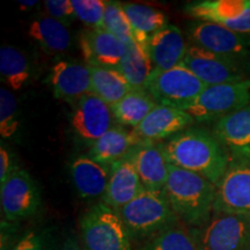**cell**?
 <instances>
[{
    "mask_svg": "<svg viewBox=\"0 0 250 250\" xmlns=\"http://www.w3.org/2000/svg\"><path fill=\"white\" fill-rule=\"evenodd\" d=\"M170 165L196 173L217 186L229 162V152L213 133L191 126L162 142Z\"/></svg>",
    "mask_w": 250,
    "mask_h": 250,
    "instance_id": "6da1fadb",
    "label": "cell"
},
{
    "mask_svg": "<svg viewBox=\"0 0 250 250\" xmlns=\"http://www.w3.org/2000/svg\"><path fill=\"white\" fill-rule=\"evenodd\" d=\"M164 191L181 223L202 228L213 213L215 186L201 175L170 165Z\"/></svg>",
    "mask_w": 250,
    "mask_h": 250,
    "instance_id": "7a4b0ae2",
    "label": "cell"
},
{
    "mask_svg": "<svg viewBox=\"0 0 250 250\" xmlns=\"http://www.w3.org/2000/svg\"><path fill=\"white\" fill-rule=\"evenodd\" d=\"M118 212L134 240H149L180 223L164 190L144 189Z\"/></svg>",
    "mask_w": 250,
    "mask_h": 250,
    "instance_id": "3957f363",
    "label": "cell"
},
{
    "mask_svg": "<svg viewBox=\"0 0 250 250\" xmlns=\"http://www.w3.org/2000/svg\"><path fill=\"white\" fill-rule=\"evenodd\" d=\"M81 243L85 250H132V236L120 212L100 202L80 218Z\"/></svg>",
    "mask_w": 250,
    "mask_h": 250,
    "instance_id": "277c9868",
    "label": "cell"
},
{
    "mask_svg": "<svg viewBox=\"0 0 250 250\" xmlns=\"http://www.w3.org/2000/svg\"><path fill=\"white\" fill-rule=\"evenodd\" d=\"M206 88L189 68L179 65L167 71L153 70L144 89L158 104L186 110Z\"/></svg>",
    "mask_w": 250,
    "mask_h": 250,
    "instance_id": "5b68a950",
    "label": "cell"
},
{
    "mask_svg": "<svg viewBox=\"0 0 250 250\" xmlns=\"http://www.w3.org/2000/svg\"><path fill=\"white\" fill-rule=\"evenodd\" d=\"M182 65L208 86L250 79V58L241 59L217 55L193 44L188 46Z\"/></svg>",
    "mask_w": 250,
    "mask_h": 250,
    "instance_id": "8992f818",
    "label": "cell"
},
{
    "mask_svg": "<svg viewBox=\"0 0 250 250\" xmlns=\"http://www.w3.org/2000/svg\"><path fill=\"white\" fill-rule=\"evenodd\" d=\"M201 250H250V215L213 212L202 228H192Z\"/></svg>",
    "mask_w": 250,
    "mask_h": 250,
    "instance_id": "52a82bcc",
    "label": "cell"
},
{
    "mask_svg": "<svg viewBox=\"0 0 250 250\" xmlns=\"http://www.w3.org/2000/svg\"><path fill=\"white\" fill-rule=\"evenodd\" d=\"M248 104H250V79L208 86L184 111L198 123H204L217 122Z\"/></svg>",
    "mask_w": 250,
    "mask_h": 250,
    "instance_id": "ba28073f",
    "label": "cell"
},
{
    "mask_svg": "<svg viewBox=\"0 0 250 250\" xmlns=\"http://www.w3.org/2000/svg\"><path fill=\"white\" fill-rule=\"evenodd\" d=\"M229 162L215 186L213 212L250 215V154H229Z\"/></svg>",
    "mask_w": 250,
    "mask_h": 250,
    "instance_id": "9c48e42d",
    "label": "cell"
},
{
    "mask_svg": "<svg viewBox=\"0 0 250 250\" xmlns=\"http://www.w3.org/2000/svg\"><path fill=\"white\" fill-rule=\"evenodd\" d=\"M0 204L5 221L17 223L37 214L42 204L41 190L33 176L19 168L5 183L0 184Z\"/></svg>",
    "mask_w": 250,
    "mask_h": 250,
    "instance_id": "30bf717a",
    "label": "cell"
},
{
    "mask_svg": "<svg viewBox=\"0 0 250 250\" xmlns=\"http://www.w3.org/2000/svg\"><path fill=\"white\" fill-rule=\"evenodd\" d=\"M70 115L71 129L80 143L90 148L114 126L110 105L89 93L74 103Z\"/></svg>",
    "mask_w": 250,
    "mask_h": 250,
    "instance_id": "8fae6325",
    "label": "cell"
},
{
    "mask_svg": "<svg viewBox=\"0 0 250 250\" xmlns=\"http://www.w3.org/2000/svg\"><path fill=\"white\" fill-rule=\"evenodd\" d=\"M191 44L227 57L250 58V36L241 35L218 23L196 20L188 26Z\"/></svg>",
    "mask_w": 250,
    "mask_h": 250,
    "instance_id": "7c38bea8",
    "label": "cell"
},
{
    "mask_svg": "<svg viewBox=\"0 0 250 250\" xmlns=\"http://www.w3.org/2000/svg\"><path fill=\"white\" fill-rule=\"evenodd\" d=\"M189 17L250 36V0H203L186 6Z\"/></svg>",
    "mask_w": 250,
    "mask_h": 250,
    "instance_id": "4fadbf2b",
    "label": "cell"
},
{
    "mask_svg": "<svg viewBox=\"0 0 250 250\" xmlns=\"http://www.w3.org/2000/svg\"><path fill=\"white\" fill-rule=\"evenodd\" d=\"M44 83L55 99L70 103L92 93V78L88 65L74 59H58L50 67Z\"/></svg>",
    "mask_w": 250,
    "mask_h": 250,
    "instance_id": "5bb4252c",
    "label": "cell"
},
{
    "mask_svg": "<svg viewBox=\"0 0 250 250\" xmlns=\"http://www.w3.org/2000/svg\"><path fill=\"white\" fill-rule=\"evenodd\" d=\"M79 44L86 65L117 70L125 52V44L103 28L83 30Z\"/></svg>",
    "mask_w": 250,
    "mask_h": 250,
    "instance_id": "9a60e30c",
    "label": "cell"
},
{
    "mask_svg": "<svg viewBox=\"0 0 250 250\" xmlns=\"http://www.w3.org/2000/svg\"><path fill=\"white\" fill-rule=\"evenodd\" d=\"M110 168V177L107 190L102 197V203L114 210L120 211L136 198L145 188L134 166L132 151Z\"/></svg>",
    "mask_w": 250,
    "mask_h": 250,
    "instance_id": "2e32d148",
    "label": "cell"
},
{
    "mask_svg": "<svg viewBox=\"0 0 250 250\" xmlns=\"http://www.w3.org/2000/svg\"><path fill=\"white\" fill-rule=\"evenodd\" d=\"M136 169L145 189L164 190L170 173V164L162 142L144 140L132 149Z\"/></svg>",
    "mask_w": 250,
    "mask_h": 250,
    "instance_id": "e0dca14e",
    "label": "cell"
},
{
    "mask_svg": "<svg viewBox=\"0 0 250 250\" xmlns=\"http://www.w3.org/2000/svg\"><path fill=\"white\" fill-rule=\"evenodd\" d=\"M196 123L192 116L179 108L158 104L133 132L142 140L162 142Z\"/></svg>",
    "mask_w": 250,
    "mask_h": 250,
    "instance_id": "ac0fdd59",
    "label": "cell"
},
{
    "mask_svg": "<svg viewBox=\"0 0 250 250\" xmlns=\"http://www.w3.org/2000/svg\"><path fill=\"white\" fill-rule=\"evenodd\" d=\"M187 41L175 24H168L149 37L147 52L154 70L167 71L179 65L187 55Z\"/></svg>",
    "mask_w": 250,
    "mask_h": 250,
    "instance_id": "d6986e66",
    "label": "cell"
},
{
    "mask_svg": "<svg viewBox=\"0 0 250 250\" xmlns=\"http://www.w3.org/2000/svg\"><path fill=\"white\" fill-rule=\"evenodd\" d=\"M110 167L95 161L88 154L78 155L70 165V175L78 195L83 199L101 198L107 190Z\"/></svg>",
    "mask_w": 250,
    "mask_h": 250,
    "instance_id": "ffe728a7",
    "label": "cell"
},
{
    "mask_svg": "<svg viewBox=\"0 0 250 250\" xmlns=\"http://www.w3.org/2000/svg\"><path fill=\"white\" fill-rule=\"evenodd\" d=\"M212 133L229 154H250V104L218 120Z\"/></svg>",
    "mask_w": 250,
    "mask_h": 250,
    "instance_id": "44dd1931",
    "label": "cell"
},
{
    "mask_svg": "<svg viewBox=\"0 0 250 250\" xmlns=\"http://www.w3.org/2000/svg\"><path fill=\"white\" fill-rule=\"evenodd\" d=\"M142 140L132 131L122 125H114L89 148L88 155L100 164L111 167L125 158Z\"/></svg>",
    "mask_w": 250,
    "mask_h": 250,
    "instance_id": "7402d4cb",
    "label": "cell"
},
{
    "mask_svg": "<svg viewBox=\"0 0 250 250\" xmlns=\"http://www.w3.org/2000/svg\"><path fill=\"white\" fill-rule=\"evenodd\" d=\"M28 35L44 54L50 56L62 54L72 43L68 28L48 14H41L31 21Z\"/></svg>",
    "mask_w": 250,
    "mask_h": 250,
    "instance_id": "603a6c76",
    "label": "cell"
},
{
    "mask_svg": "<svg viewBox=\"0 0 250 250\" xmlns=\"http://www.w3.org/2000/svg\"><path fill=\"white\" fill-rule=\"evenodd\" d=\"M123 8L132 27L134 40L147 51L149 37L169 24L167 15L152 6L138 2H124Z\"/></svg>",
    "mask_w": 250,
    "mask_h": 250,
    "instance_id": "cb8c5ba5",
    "label": "cell"
},
{
    "mask_svg": "<svg viewBox=\"0 0 250 250\" xmlns=\"http://www.w3.org/2000/svg\"><path fill=\"white\" fill-rule=\"evenodd\" d=\"M156 105L158 103L145 89H133L110 105V109L118 125L136 129Z\"/></svg>",
    "mask_w": 250,
    "mask_h": 250,
    "instance_id": "d4e9b609",
    "label": "cell"
},
{
    "mask_svg": "<svg viewBox=\"0 0 250 250\" xmlns=\"http://www.w3.org/2000/svg\"><path fill=\"white\" fill-rule=\"evenodd\" d=\"M33 77L29 59L20 49L4 44L0 49V78L9 90H20Z\"/></svg>",
    "mask_w": 250,
    "mask_h": 250,
    "instance_id": "484cf974",
    "label": "cell"
},
{
    "mask_svg": "<svg viewBox=\"0 0 250 250\" xmlns=\"http://www.w3.org/2000/svg\"><path fill=\"white\" fill-rule=\"evenodd\" d=\"M153 70L154 67L149 59L148 52L136 40L125 45L124 56L117 71L127 80L133 89L145 88Z\"/></svg>",
    "mask_w": 250,
    "mask_h": 250,
    "instance_id": "4316f807",
    "label": "cell"
},
{
    "mask_svg": "<svg viewBox=\"0 0 250 250\" xmlns=\"http://www.w3.org/2000/svg\"><path fill=\"white\" fill-rule=\"evenodd\" d=\"M92 78V94L112 105L133 90L127 80L117 70L88 66Z\"/></svg>",
    "mask_w": 250,
    "mask_h": 250,
    "instance_id": "83f0119b",
    "label": "cell"
},
{
    "mask_svg": "<svg viewBox=\"0 0 250 250\" xmlns=\"http://www.w3.org/2000/svg\"><path fill=\"white\" fill-rule=\"evenodd\" d=\"M140 250H201V247L192 228L180 221L147 240Z\"/></svg>",
    "mask_w": 250,
    "mask_h": 250,
    "instance_id": "f1b7e54d",
    "label": "cell"
},
{
    "mask_svg": "<svg viewBox=\"0 0 250 250\" xmlns=\"http://www.w3.org/2000/svg\"><path fill=\"white\" fill-rule=\"evenodd\" d=\"M102 28L116 36L125 45L134 40L129 18L125 13L123 4L120 1L108 0L105 4L104 20H103Z\"/></svg>",
    "mask_w": 250,
    "mask_h": 250,
    "instance_id": "f546056e",
    "label": "cell"
},
{
    "mask_svg": "<svg viewBox=\"0 0 250 250\" xmlns=\"http://www.w3.org/2000/svg\"><path fill=\"white\" fill-rule=\"evenodd\" d=\"M20 110L15 95L6 87L0 88V134L2 139H11L20 129Z\"/></svg>",
    "mask_w": 250,
    "mask_h": 250,
    "instance_id": "4dcf8cb0",
    "label": "cell"
},
{
    "mask_svg": "<svg viewBox=\"0 0 250 250\" xmlns=\"http://www.w3.org/2000/svg\"><path fill=\"white\" fill-rule=\"evenodd\" d=\"M71 1L77 19L88 29L102 28L107 1L104 0H71Z\"/></svg>",
    "mask_w": 250,
    "mask_h": 250,
    "instance_id": "1f68e13d",
    "label": "cell"
},
{
    "mask_svg": "<svg viewBox=\"0 0 250 250\" xmlns=\"http://www.w3.org/2000/svg\"><path fill=\"white\" fill-rule=\"evenodd\" d=\"M8 250H55V237L50 228L30 229L15 240Z\"/></svg>",
    "mask_w": 250,
    "mask_h": 250,
    "instance_id": "d6a6232c",
    "label": "cell"
},
{
    "mask_svg": "<svg viewBox=\"0 0 250 250\" xmlns=\"http://www.w3.org/2000/svg\"><path fill=\"white\" fill-rule=\"evenodd\" d=\"M44 9L45 14L54 18L67 28L77 20L71 0H46L44 1Z\"/></svg>",
    "mask_w": 250,
    "mask_h": 250,
    "instance_id": "836d02e7",
    "label": "cell"
},
{
    "mask_svg": "<svg viewBox=\"0 0 250 250\" xmlns=\"http://www.w3.org/2000/svg\"><path fill=\"white\" fill-rule=\"evenodd\" d=\"M19 169L15 162L14 153L5 145L4 140L0 145V184L5 183Z\"/></svg>",
    "mask_w": 250,
    "mask_h": 250,
    "instance_id": "e575fe53",
    "label": "cell"
},
{
    "mask_svg": "<svg viewBox=\"0 0 250 250\" xmlns=\"http://www.w3.org/2000/svg\"><path fill=\"white\" fill-rule=\"evenodd\" d=\"M61 250H85L83 243L78 241L74 236H70L62 243Z\"/></svg>",
    "mask_w": 250,
    "mask_h": 250,
    "instance_id": "d590c367",
    "label": "cell"
},
{
    "mask_svg": "<svg viewBox=\"0 0 250 250\" xmlns=\"http://www.w3.org/2000/svg\"><path fill=\"white\" fill-rule=\"evenodd\" d=\"M19 7L21 9H28V8H34L36 5L40 4V1H18Z\"/></svg>",
    "mask_w": 250,
    "mask_h": 250,
    "instance_id": "8d00e7d4",
    "label": "cell"
}]
</instances>
